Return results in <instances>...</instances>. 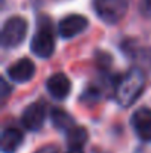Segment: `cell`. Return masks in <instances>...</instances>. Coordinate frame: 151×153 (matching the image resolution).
<instances>
[{"label":"cell","instance_id":"1","mask_svg":"<svg viewBox=\"0 0 151 153\" xmlns=\"http://www.w3.org/2000/svg\"><path fill=\"white\" fill-rule=\"evenodd\" d=\"M30 48H31L33 53H36L40 58H48V56H50L53 53V51H55V40H53L49 18L40 16L39 28H37V33L31 39Z\"/></svg>","mask_w":151,"mask_h":153},{"label":"cell","instance_id":"2","mask_svg":"<svg viewBox=\"0 0 151 153\" xmlns=\"http://www.w3.org/2000/svg\"><path fill=\"white\" fill-rule=\"evenodd\" d=\"M142 88H144L142 74L138 70H132L126 76L120 77V82L117 85V98L123 105L132 104V101H135L139 97Z\"/></svg>","mask_w":151,"mask_h":153},{"label":"cell","instance_id":"3","mask_svg":"<svg viewBox=\"0 0 151 153\" xmlns=\"http://www.w3.org/2000/svg\"><path fill=\"white\" fill-rule=\"evenodd\" d=\"M129 6V0H94V9L102 21L108 24L119 22Z\"/></svg>","mask_w":151,"mask_h":153},{"label":"cell","instance_id":"4","mask_svg":"<svg viewBox=\"0 0 151 153\" xmlns=\"http://www.w3.org/2000/svg\"><path fill=\"white\" fill-rule=\"evenodd\" d=\"M27 19L22 16H10L1 30V43L4 48H15L18 46L27 34Z\"/></svg>","mask_w":151,"mask_h":153},{"label":"cell","instance_id":"5","mask_svg":"<svg viewBox=\"0 0 151 153\" xmlns=\"http://www.w3.org/2000/svg\"><path fill=\"white\" fill-rule=\"evenodd\" d=\"M86 27H88V19L83 15L73 13V15H68L64 19L59 21V24H58V33H59L61 37L70 39V37H74L79 33H82Z\"/></svg>","mask_w":151,"mask_h":153},{"label":"cell","instance_id":"6","mask_svg":"<svg viewBox=\"0 0 151 153\" xmlns=\"http://www.w3.org/2000/svg\"><path fill=\"white\" fill-rule=\"evenodd\" d=\"M45 117H46L45 107L40 102H31L24 108L21 120H22V125L28 131H37V129L42 128Z\"/></svg>","mask_w":151,"mask_h":153},{"label":"cell","instance_id":"7","mask_svg":"<svg viewBox=\"0 0 151 153\" xmlns=\"http://www.w3.org/2000/svg\"><path fill=\"white\" fill-rule=\"evenodd\" d=\"M132 126L138 137L144 141H151V110L147 107L138 108L132 116Z\"/></svg>","mask_w":151,"mask_h":153},{"label":"cell","instance_id":"8","mask_svg":"<svg viewBox=\"0 0 151 153\" xmlns=\"http://www.w3.org/2000/svg\"><path fill=\"white\" fill-rule=\"evenodd\" d=\"M36 73L34 62L28 58H21L7 68V74L13 82H28Z\"/></svg>","mask_w":151,"mask_h":153},{"label":"cell","instance_id":"9","mask_svg":"<svg viewBox=\"0 0 151 153\" xmlns=\"http://www.w3.org/2000/svg\"><path fill=\"white\" fill-rule=\"evenodd\" d=\"M46 88H48L49 94L53 98L62 100V98H65L70 94V91H71V82H70V79L64 73H56V74H52L49 79H48Z\"/></svg>","mask_w":151,"mask_h":153},{"label":"cell","instance_id":"10","mask_svg":"<svg viewBox=\"0 0 151 153\" xmlns=\"http://www.w3.org/2000/svg\"><path fill=\"white\" fill-rule=\"evenodd\" d=\"M24 135L16 128H6L1 134V150L3 153H15L22 144Z\"/></svg>","mask_w":151,"mask_h":153},{"label":"cell","instance_id":"11","mask_svg":"<svg viewBox=\"0 0 151 153\" xmlns=\"http://www.w3.org/2000/svg\"><path fill=\"white\" fill-rule=\"evenodd\" d=\"M50 119H52V123L59 129L68 131L70 128L74 126V119L71 117V114L68 111H65L62 108H52Z\"/></svg>","mask_w":151,"mask_h":153},{"label":"cell","instance_id":"12","mask_svg":"<svg viewBox=\"0 0 151 153\" xmlns=\"http://www.w3.org/2000/svg\"><path fill=\"white\" fill-rule=\"evenodd\" d=\"M88 141V131L83 126H73L67 131V143L70 147H83Z\"/></svg>","mask_w":151,"mask_h":153},{"label":"cell","instance_id":"13","mask_svg":"<svg viewBox=\"0 0 151 153\" xmlns=\"http://www.w3.org/2000/svg\"><path fill=\"white\" fill-rule=\"evenodd\" d=\"M10 86H9V83L6 82V79H1V98H6L9 94H10Z\"/></svg>","mask_w":151,"mask_h":153},{"label":"cell","instance_id":"14","mask_svg":"<svg viewBox=\"0 0 151 153\" xmlns=\"http://www.w3.org/2000/svg\"><path fill=\"white\" fill-rule=\"evenodd\" d=\"M142 10L145 15H151V0H142Z\"/></svg>","mask_w":151,"mask_h":153},{"label":"cell","instance_id":"15","mask_svg":"<svg viewBox=\"0 0 151 153\" xmlns=\"http://www.w3.org/2000/svg\"><path fill=\"white\" fill-rule=\"evenodd\" d=\"M37 153H56V150L53 147H45V149H42L40 152H37Z\"/></svg>","mask_w":151,"mask_h":153},{"label":"cell","instance_id":"16","mask_svg":"<svg viewBox=\"0 0 151 153\" xmlns=\"http://www.w3.org/2000/svg\"><path fill=\"white\" fill-rule=\"evenodd\" d=\"M67 153H83L82 147H70V150Z\"/></svg>","mask_w":151,"mask_h":153}]
</instances>
